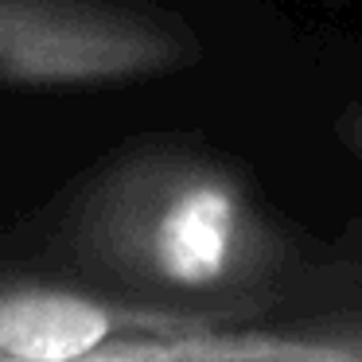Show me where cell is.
Segmentation results:
<instances>
[{"instance_id":"1","label":"cell","mask_w":362,"mask_h":362,"mask_svg":"<svg viewBox=\"0 0 362 362\" xmlns=\"http://www.w3.org/2000/svg\"><path fill=\"white\" fill-rule=\"evenodd\" d=\"M78 250L102 273L172 292H226L257 281L276 242L230 172L183 156H144L94 187Z\"/></svg>"},{"instance_id":"2","label":"cell","mask_w":362,"mask_h":362,"mask_svg":"<svg viewBox=\"0 0 362 362\" xmlns=\"http://www.w3.org/2000/svg\"><path fill=\"white\" fill-rule=\"evenodd\" d=\"M180 59L164 28L98 0H0V82H117Z\"/></svg>"},{"instance_id":"3","label":"cell","mask_w":362,"mask_h":362,"mask_svg":"<svg viewBox=\"0 0 362 362\" xmlns=\"http://www.w3.org/2000/svg\"><path fill=\"white\" fill-rule=\"evenodd\" d=\"M121 315L74 292L28 288L0 296V354L32 362H71L94 354L121 331Z\"/></svg>"}]
</instances>
